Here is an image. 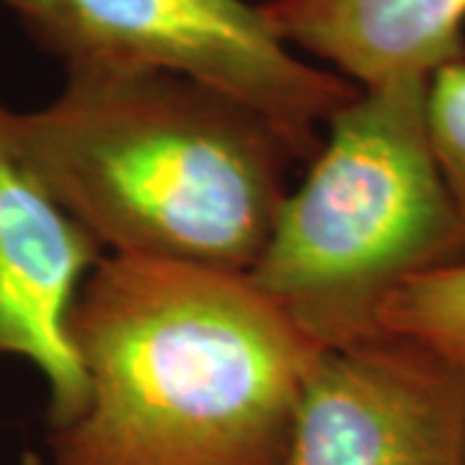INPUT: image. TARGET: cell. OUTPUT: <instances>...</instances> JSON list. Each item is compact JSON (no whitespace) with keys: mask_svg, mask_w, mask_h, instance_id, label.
Wrapping results in <instances>:
<instances>
[{"mask_svg":"<svg viewBox=\"0 0 465 465\" xmlns=\"http://www.w3.org/2000/svg\"><path fill=\"white\" fill-rule=\"evenodd\" d=\"M287 47L357 88L430 81L465 60V0H264Z\"/></svg>","mask_w":465,"mask_h":465,"instance_id":"52a82bcc","label":"cell"},{"mask_svg":"<svg viewBox=\"0 0 465 465\" xmlns=\"http://www.w3.org/2000/svg\"><path fill=\"white\" fill-rule=\"evenodd\" d=\"M11 112L0 101V357L39 370L47 382L52 430L85 406L88 388L67 336V316L106 251L26 161Z\"/></svg>","mask_w":465,"mask_h":465,"instance_id":"8992f818","label":"cell"},{"mask_svg":"<svg viewBox=\"0 0 465 465\" xmlns=\"http://www.w3.org/2000/svg\"><path fill=\"white\" fill-rule=\"evenodd\" d=\"M465 362L403 333L321 349L277 465H463Z\"/></svg>","mask_w":465,"mask_h":465,"instance_id":"5b68a950","label":"cell"},{"mask_svg":"<svg viewBox=\"0 0 465 465\" xmlns=\"http://www.w3.org/2000/svg\"><path fill=\"white\" fill-rule=\"evenodd\" d=\"M381 329L419 339L465 362V262L403 284L382 308Z\"/></svg>","mask_w":465,"mask_h":465,"instance_id":"ba28073f","label":"cell"},{"mask_svg":"<svg viewBox=\"0 0 465 465\" xmlns=\"http://www.w3.org/2000/svg\"><path fill=\"white\" fill-rule=\"evenodd\" d=\"M323 130L249 272L321 349L382 331L403 284L465 262V217L430 145L427 81L360 88Z\"/></svg>","mask_w":465,"mask_h":465,"instance_id":"3957f363","label":"cell"},{"mask_svg":"<svg viewBox=\"0 0 465 465\" xmlns=\"http://www.w3.org/2000/svg\"><path fill=\"white\" fill-rule=\"evenodd\" d=\"M427 130L434 161L465 217V60L440 67L427 81Z\"/></svg>","mask_w":465,"mask_h":465,"instance_id":"9c48e42d","label":"cell"},{"mask_svg":"<svg viewBox=\"0 0 465 465\" xmlns=\"http://www.w3.org/2000/svg\"><path fill=\"white\" fill-rule=\"evenodd\" d=\"M63 67H145L213 85L269 116L302 163L360 91L287 47L249 0H0Z\"/></svg>","mask_w":465,"mask_h":465,"instance_id":"277c9868","label":"cell"},{"mask_svg":"<svg viewBox=\"0 0 465 465\" xmlns=\"http://www.w3.org/2000/svg\"><path fill=\"white\" fill-rule=\"evenodd\" d=\"M463 465H465V460H463Z\"/></svg>","mask_w":465,"mask_h":465,"instance_id":"30bf717a","label":"cell"},{"mask_svg":"<svg viewBox=\"0 0 465 465\" xmlns=\"http://www.w3.org/2000/svg\"><path fill=\"white\" fill-rule=\"evenodd\" d=\"M67 336L88 396L50 465H277L321 354L249 274L114 253Z\"/></svg>","mask_w":465,"mask_h":465,"instance_id":"6da1fadb","label":"cell"},{"mask_svg":"<svg viewBox=\"0 0 465 465\" xmlns=\"http://www.w3.org/2000/svg\"><path fill=\"white\" fill-rule=\"evenodd\" d=\"M26 161L114 256L249 274L282 202L290 137L213 85L145 67H67L63 91L11 112Z\"/></svg>","mask_w":465,"mask_h":465,"instance_id":"7a4b0ae2","label":"cell"}]
</instances>
